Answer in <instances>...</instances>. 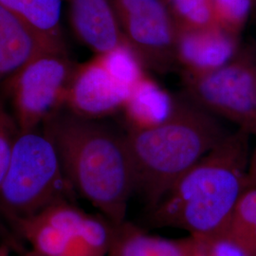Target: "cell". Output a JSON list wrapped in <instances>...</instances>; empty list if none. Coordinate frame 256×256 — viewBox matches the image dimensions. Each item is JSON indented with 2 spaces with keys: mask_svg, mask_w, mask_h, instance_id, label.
<instances>
[{
  "mask_svg": "<svg viewBox=\"0 0 256 256\" xmlns=\"http://www.w3.org/2000/svg\"><path fill=\"white\" fill-rule=\"evenodd\" d=\"M97 56L108 74L130 90L147 75L146 68L128 43Z\"/></svg>",
  "mask_w": 256,
  "mask_h": 256,
  "instance_id": "cell-17",
  "label": "cell"
},
{
  "mask_svg": "<svg viewBox=\"0 0 256 256\" xmlns=\"http://www.w3.org/2000/svg\"><path fill=\"white\" fill-rule=\"evenodd\" d=\"M190 256H250L226 232L212 236H189Z\"/></svg>",
  "mask_w": 256,
  "mask_h": 256,
  "instance_id": "cell-20",
  "label": "cell"
},
{
  "mask_svg": "<svg viewBox=\"0 0 256 256\" xmlns=\"http://www.w3.org/2000/svg\"><path fill=\"white\" fill-rule=\"evenodd\" d=\"M24 234L40 256H88L82 242L48 223L39 214L20 220Z\"/></svg>",
  "mask_w": 256,
  "mask_h": 256,
  "instance_id": "cell-14",
  "label": "cell"
},
{
  "mask_svg": "<svg viewBox=\"0 0 256 256\" xmlns=\"http://www.w3.org/2000/svg\"><path fill=\"white\" fill-rule=\"evenodd\" d=\"M16 135V124L6 112L3 106H0V190L5 176L9 168L10 156Z\"/></svg>",
  "mask_w": 256,
  "mask_h": 256,
  "instance_id": "cell-21",
  "label": "cell"
},
{
  "mask_svg": "<svg viewBox=\"0 0 256 256\" xmlns=\"http://www.w3.org/2000/svg\"><path fill=\"white\" fill-rule=\"evenodd\" d=\"M176 99L160 84L146 75L132 88L122 112L128 131L162 124L173 114Z\"/></svg>",
  "mask_w": 256,
  "mask_h": 256,
  "instance_id": "cell-12",
  "label": "cell"
},
{
  "mask_svg": "<svg viewBox=\"0 0 256 256\" xmlns=\"http://www.w3.org/2000/svg\"><path fill=\"white\" fill-rule=\"evenodd\" d=\"M250 137L242 129L230 131L150 210L151 224L184 230L189 236L224 232L241 194L250 185Z\"/></svg>",
  "mask_w": 256,
  "mask_h": 256,
  "instance_id": "cell-2",
  "label": "cell"
},
{
  "mask_svg": "<svg viewBox=\"0 0 256 256\" xmlns=\"http://www.w3.org/2000/svg\"><path fill=\"white\" fill-rule=\"evenodd\" d=\"M0 5L38 32L63 40L60 30L63 0H0Z\"/></svg>",
  "mask_w": 256,
  "mask_h": 256,
  "instance_id": "cell-15",
  "label": "cell"
},
{
  "mask_svg": "<svg viewBox=\"0 0 256 256\" xmlns=\"http://www.w3.org/2000/svg\"><path fill=\"white\" fill-rule=\"evenodd\" d=\"M76 36L97 55L126 43L110 0H70Z\"/></svg>",
  "mask_w": 256,
  "mask_h": 256,
  "instance_id": "cell-11",
  "label": "cell"
},
{
  "mask_svg": "<svg viewBox=\"0 0 256 256\" xmlns=\"http://www.w3.org/2000/svg\"><path fill=\"white\" fill-rule=\"evenodd\" d=\"M66 52L64 41L30 26L0 5V78L12 76L40 56Z\"/></svg>",
  "mask_w": 256,
  "mask_h": 256,
  "instance_id": "cell-9",
  "label": "cell"
},
{
  "mask_svg": "<svg viewBox=\"0 0 256 256\" xmlns=\"http://www.w3.org/2000/svg\"><path fill=\"white\" fill-rule=\"evenodd\" d=\"M126 41L147 70L168 72L176 64L178 28L164 0H114Z\"/></svg>",
  "mask_w": 256,
  "mask_h": 256,
  "instance_id": "cell-7",
  "label": "cell"
},
{
  "mask_svg": "<svg viewBox=\"0 0 256 256\" xmlns=\"http://www.w3.org/2000/svg\"><path fill=\"white\" fill-rule=\"evenodd\" d=\"M130 92L108 74L96 56L75 68L64 104L82 118L101 119L122 111Z\"/></svg>",
  "mask_w": 256,
  "mask_h": 256,
  "instance_id": "cell-8",
  "label": "cell"
},
{
  "mask_svg": "<svg viewBox=\"0 0 256 256\" xmlns=\"http://www.w3.org/2000/svg\"><path fill=\"white\" fill-rule=\"evenodd\" d=\"M240 46L239 36L214 25L178 30L176 64L185 74H206L229 63Z\"/></svg>",
  "mask_w": 256,
  "mask_h": 256,
  "instance_id": "cell-10",
  "label": "cell"
},
{
  "mask_svg": "<svg viewBox=\"0 0 256 256\" xmlns=\"http://www.w3.org/2000/svg\"><path fill=\"white\" fill-rule=\"evenodd\" d=\"M1 104H1V102H0V106H1Z\"/></svg>",
  "mask_w": 256,
  "mask_h": 256,
  "instance_id": "cell-25",
  "label": "cell"
},
{
  "mask_svg": "<svg viewBox=\"0 0 256 256\" xmlns=\"http://www.w3.org/2000/svg\"><path fill=\"white\" fill-rule=\"evenodd\" d=\"M66 182L58 152L45 131H20L1 186L0 204L6 212L25 220L58 202Z\"/></svg>",
  "mask_w": 256,
  "mask_h": 256,
  "instance_id": "cell-4",
  "label": "cell"
},
{
  "mask_svg": "<svg viewBox=\"0 0 256 256\" xmlns=\"http://www.w3.org/2000/svg\"><path fill=\"white\" fill-rule=\"evenodd\" d=\"M70 187L115 227L124 223L136 191L135 171L126 133L98 120L56 112L45 122Z\"/></svg>",
  "mask_w": 256,
  "mask_h": 256,
  "instance_id": "cell-1",
  "label": "cell"
},
{
  "mask_svg": "<svg viewBox=\"0 0 256 256\" xmlns=\"http://www.w3.org/2000/svg\"><path fill=\"white\" fill-rule=\"evenodd\" d=\"M164 2L178 30L214 25L210 0H164Z\"/></svg>",
  "mask_w": 256,
  "mask_h": 256,
  "instance_id": "cell-18",
  "label": "cell"
},
{
  "mask_svg": "<svg viewBox=\"0 0 256 256\" xmlns=\"http://www.w3.org/2000/svg\"><path fill=\"white\" fill-rule=\"evenodd\" d=\"M0 256H7V254H6V252L4 250H0Z\"/></svg>",
  "mask_w": 256,
  "mask_h": 256,
  "instance_id": "cell-23",
  "label": "cell"
},
{
  "mask_svg": "<svg viewBox=\"0 0 256 256\" xmlns=\"http://www.w3.org/2000/svg\"><path fill=\"white\" fill-rule=\"evenodd\" d=\"M224 232L250 256H256V185H250L241 194Z\"/></svg>",
  "mask_w": 256,
  "mask_h": 256,
  "instance_id": "cell-16",
  "label": "cell"
},
{
  "mask_svg": "<svg viewBox=\"0 0 256 256\" xmlns=\"http://www.w3.org/2000/svg\"><path fill=\"white\" fill-rule=\"evenodd\" d=\"M75 68L66 52L50 54L10 76V92L20 131L34 130L60 110Z\"/></svg>",
  "mask_w": 256,
  "mask_h": 256,
  "instance_id": "cell-6",
  "label": "cell"
},
{
  "mask_svg": "<svg viewBox=\"0 0 256 256\" xmlns=\"http://www.w3.org/2000/svg\"><path fill=\"white\" fill-rule=\"evenodd\" d=\"M38 256V254H32V256Z\"/></svg>",
  "mask_w": 256,
  "mask_h": 256,
  "instance_id": "cell-24",
  "label": "cell"
},
{
  "mask_svg": "<svg viewBox=\"0 0 256 256\" xmlns=\"http://www.w3.org/2000/svg\"><path fill=\"white\" fill-rule=\"evenodd\" d=\"M248 176L250 185H256V146L254 150H252L248 167Z\"/></svg>",
  "mask_w": 256,
  "mask_h": 256,
  "instance_id": "cell-22",
  "label": "cell"
},
{
  "mask_svg": "<svg viewBox=\"0 0 256 256\" xmlns=\"http://www.w3.org/2000/svg\"><path fill=\"white\" fill-rule=\"evenodd\" d=\"M108 256H190L187 238H158L126 222L115 227L114 238Z\"/></svg>",
  "mask_w": 256,
  "mask_h": 256,
  "instance_id": "cell-13",
  "label": "cell"
},
{
  "mask_svg": "<svg viewBox=\"0 0 256 256\" xmlns=\"http://www.w3.org/2000/svg\"><path fill=\"white\" fill-rule=\"evenodd\" d=\"M229 132L221 119L186 96L176 98L173 114L162 124L128 131L135 192L142 196L149 210Z\"/></svg>",
  "mask_w": 256,
  "mask_h": 256,
  "instance_id": "cell-3",
  "label": "cell"
},
{
  "mask_svg": "<svg viewBox=\"0 0 256 256\" xmlns=\"http://www.w3.org/2000/svg\"><path fill=\"white\" fill-rule=\"evenodd\" d=\"M185 96L220 119L256 137V46H240L238 54L218 70L182 72Z\"/></svg>",
  "mask_w": 256,
  "mask_h": 256,
  "instance_id": "cell-5",
  "label": "cell"
},
{
  "mask_svg": "<svg viewBox=\"0 0 256 256\" xmlns=\"http://www.w3.org/2000/svg\"><path fill=\"white\" fill-rule=\"evenodd\" d=\"M210 3L214 25L240 36L252 10V0H210Z\"/></svg>",
  "mask_w": 256,
  "mask_h": 256,
  "instance_id": "cell-19",
  "label": "cell"
}]
</instances>
